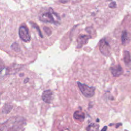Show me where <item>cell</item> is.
Returning <instances> with one entry per match:
<instances>
[{
  "instance_id": "7a4b0ae2",
  "label": "cell",
  "mask_w": 131,
  "mask_h": 131,
  "mask_svg": "<svg viewBox=\"0 0 131 131\" xmlns=\"http://www.w3.org/2000/svg\"><path fill=\"white\" fill-rule=\"evenodd\" d=\"M39 19L42 22L57 25L59 24V21L60 20V17L52 8H49L47 11L43 12L39 15Z\"/></svg>"
},
{
  "instance_id": "5bb4252c",
  "label": "cell",
  "mask_w": 131,
  "mask_h": 131,
  "mask_svg": "<svg viewBox=\"0 0 131 131\" xmlns=\"http://www.w3.org/2000/svg\"><path fill=\"white\" fill-rule=\"evenodd\" d=\"M11 49L13 50V51H14L15 52H18L20 51V49L19 47V45L17 43V42H14L12 44L11 46Z\"/></svg>"
},
{
  "instance_id": "8fae6325",
  "label": "cell",
  "mask_w": 131,
  "mask_h": 131,
  "mask_svg": "<svg viewBox=\"0 0 131 131\" xmlns=\"http://www.w3.org/2000/svg\"><path fill=\"white\" fill-rule=\"evenodd\" d=\"M99 126L95 123H91L86 128L87 131H98Z\"/></svg>"
},
{
  "instance_id": "d6986e66",
  "label": "cell",
  "mask_w": 131,
  "mask_h": 131,
  "mask_svg": "<svg viewBox=\"0 0 131 131\" xmlns=\"http://www.w3.org/2000/svg\"><path fill=\"white\" fill-rule=\"evenodd\" d=\"M29 79L28 78H26L25 79V80H24V82L25 83H27V82H28V81H29Z\"/></svg>"
},
{
  "instance_id": "9a60e30c",
  "label": "cell",
  "mask_w": 131,
  "mask_h": 131,
  "mask_svg": "<svg viewBox=\"0 0 131 131\" xmlns=\"http://www.w3.org/2000/svg\"><path fill=\"white\" fill-rule=\"evenodd\" d=\"M12 106L11 105H9L8 104L7 105H6L5 106H4L3 107V110H2V112L4 113H6V114H7L8 113L10 112V111H11V110L12 109Z\"/></svg>"
},
{
  "instance_id": "ac0fdd59",
  "label": "cell",
  "mask_w": 131,
  "mask_h": 131,
  "mask_svg": "<svg viewBox=\"0 0 131 131\" xmlns=\"http://www.w3.org/2000/svg\"><path fill=\"white\" fill-rule=\"evenodd\" d=\"M69 0H59V1L61 2V3H67L69 1Z\"/></svg>"
},
{
  "instance_id": "8992f818",
  "label": "cell",
  "mask_w": 131,
  "mask_h": 131,
  "mask_svg": "<svg viewBox=\"0 0 131 131\" xmlns=\"http://www.w3.org/2000/svg\"><path fill=\"white\" fill-rule=\"evenodd\" d=\"M90 38V36H88L85 34H81L80 35L77 39V48H81L83 45L87 43L89 39Z\"/></svg>"
},
{
  "instance_id": "7c38bea8",
  "label": "cell",
  "mask_w": 131,
  "mask_h": 131,
  "mask_svg": "<svg viewBox=\"0 0 131 131\" xmlns=\"http://www.w3.org/2000/svg\"><path fill=\"white\" fill-rule=\"evenodd\" d=\"M121 42L123 45H125L126 42V41L128 40V36H127V32L126 31H124L121 35Z\"/></svg>"
},
{
  "instance_id": "5b68a950",
  "label": "cell",
  "mask_w": 131,
  "mask_h": 131,
  "mask_svg": "<svg viewBox=\"0 0 131 131\" xmlns=\"http://www.w3.org/2000/svg\"><path fill=\"white\" fill-rule=\"evenodd\" d=\"M99 50L104 56H108L111 53V47L105 39H102L99 42Z\"/></svg>"
},
{
  "instance_id": "6da1fadb",
  "label": "cell",
  "mask_w": 131,
  "mask_h": 131,
  "mask_svg": "<svg viewBox=\"0 0 131 131\" xmlns=\"http://www.w3.org/2000/svg\"><path fill=\"white\" fill-rule=\"evenodd\" d=\"M25 125L24 118L21 117L12 118L1 125V131H20Z\"/></svg>"
},
{
  "instance_id": "9c48e42d",
  "label": "cell",
  "mask_w": 131,
  "mask_h": 131,
  "mask_svg": "<svg viewBox=\"0 0 131 131\" xmlns=\"http://www.w3.org/2000/svg\"><path fill=\"white\" fill-rule=\"evenodd\" d=\"M73 117L76 120L83 121L85 119V114L81 111H76L74 112Z\"/></svg>"
},
{
  "instance_id": "3957f363",
  "label": "cell",
  "mask_w": 131,
  "mask_h": 131,
  "mask_svg": "<svg viewBox=\"0 0 131 131\" xmlns=\"http://www.w3.org/2000/svg\"><path fill=\"white\" fill-rule=\"evenodd\" d=\"M77 83L81 92L85 97L91 98L94 95L96 89L95 87L89 86L85 84L82 83L79 81Z\"/></svg>"
},
{
  "instance_id": "52a82bcc",
  "label": "cell",
  "mask_w": 131,
  "mask_h": 131,
  "mask_svg": "<svg viewBox=\"0 0 131 131\" xmlns=\"http://www.w3.org/2000/svg\"><path fill=\"white\" fill-rule=\"evenodd\" d=\"M110 70L114 77H118L121 75L123 73V70L120 65L113 66L110 67Z\"/></svg>"
},
{
  "instance_id": "30bf717a",
  "label": "cell",
  "mask_w": 131,
  "mask_h": 131,
  "mask_svg": "<svg viewBox=\"0 0 131 131\" xmlns=\"http://www.w3.org/2000/svg\"><path fill=\"white\" fill-rule=\"evenodd\" d=\"M123 59L125 64H128L131 61V57L129 52L127 51H125L123 53Z\"/></svg>"
},
{
  "instance_id": "277c9868",
  "label": "cell",
  "mask_w": 131,
  "mask_h": 131,
  "mask_svg": "<svg viewBox=\"0 0 131 131\" xmlns=\"http://www.w3.org/2000/svg\"><path fill=\"white\" fill-rule=\"evenodd\" d=\"M18 34L20 39L24 42H28L30 41L31 36L28 28L25 26H21L19 28Z\"/></svg>"
},
{
  "instance_id": "e0dca14e",
  "label": "cell",
  "mask_w": 131,
  "mask_h": 131,
  "mask_svg": "<svg viewBox=\"0 0 131 131\" xmlns=\"http://www.w3.org/2000/svg\"><path fill=\"white\" fill-rule=\"evenodd\" d=\"M108 6L110 8H112V9H114L115 8H116L117 7V5H116V3L115 2H111L109 5H108Z\"/></svg>"
},
{
  "instance_id": "ba28073f",
  "label": "cell",
  "mask_w": 131,
  "mask_h": 131,
  "mask_svg": "<svg viewBox=\"0 0 131 131\" xmlns=\"http://www.w3.org/2000/svg\"><path fill=\"white\" fill-rule=\"evenodd\" d=\"M53 96V92L51 90H47L42 94V99L46 103H50Z\"/></svg>"
},
{
  "instance_id": "ffe728a7",
  "label": "cell",
  "mask_w": 131,
  "mask_h": 131,
  "mask_svg": "<svg viewBox=\"0 0 131 131\" xmlns=\"http://www.w3.org/2000/svg\"><path fill=\"white\" fill-rule=\"evenodd\" d=\"M106 129H107V126H104V127L102 128V129L101 130V131H106Z\"/></svg>"
},
{
  "instance_id": "2e32d148",
  "label": "cell",
  "mask_w": 131,
  "mask_h": 131,
  "mask_svg": "<svg viewBox=\"0 0 131 131\" xmlns=\"http://www.w3.org/2000/svg\"><path fill=\"white\" fill-rule=\"evenodd\" d=\"M43 29L45 31V32L48 35H50L51 34H52V31L51 30H50V29L46 26H45L43 28Z\"/></svg>"
},
{
  "instance_id": "4fadbf2b",
  "label": "cell",
  "mask_w": 131,
  "mask_h": 131,
  "mask_svg": "<svg viewBox=\"0 0 131 131\" xmlns=\"http://www.w3.org/2000/svg\"><path fill=\"white\" fill-rule=\"evenodd\" d=\"M30 24H31V26H32V28H35V29H36L37 30L39 36H40L41 37L43 38L42 34V33H41V31H40V30L39 27L38 26V25H37V24H36L35 23H34V22H31V21L30 22Z\"/></svg>"
}]
</instances>
